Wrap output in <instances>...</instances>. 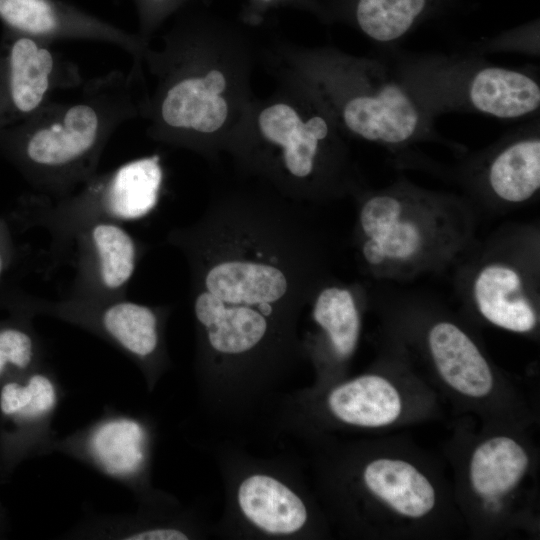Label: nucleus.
<instances>
[{"label":"nucleus","mask_w":540,"mask_h":540,"mask_svg":"<svg viewBox=\"0 0 540 540\" xmlns=\"http://www.w3.org/2000/svg\"><path fill=\"white\" fill-rule=\"evenodd\" d=\"M468 51L480 55L510 52L538 57L540 54L539 20H532L490 38H482L471 44Z\"/></svg>","instance_id":"21"},{"label":"nucleus","mask_w":540,"mask_h":540,"mask_svg":"<svg viewBox=\"0 0 540 540\" xmlns=\"http://www.w3.org/2000/svg\"><path fill=\"white\" fill-rule=\"evenodd\" d=\"M485 186L506 203L528 201L540 188V119L530 118L507 135L487 155Z\"/></svg>","instance_id":"16"},{"label":"nucleus","mask_w":540,"mask_h":540,"mask_svg":"<svg viewBox=\"0 0 540 540\" xmlns=\"http://www.w3.org/2000/svg\"><path fill=\"white\" fill-rule=\"evenodd\" d=\"M401 196L392 192L376 193L365 200L359 222L366 238L381 237L391 225L401 218L403 212Z\"/></svg>","instance_id":"23"},{"label":"nucleus","mask_w":540,"mask_h":540,"mask_svg":"<svg viewBox=\"0 0 540 540\" xmlns=\"http://www.w3.org/2000/svg\"><path fill=\"white\" fill-rule=\"evenodd\" d=\"M426 346L441 385L456 398L476 407L497 400L500 382L476 342L459 325L441 320L427 331Z\"/></svg>","instance_id":"14"},{"label":"nucleus","mask_w":540,"mask_h":540,"mask_svg":"<svg viewBox=\"0 0 540 540\" xmlns=\"http://www.w3.org/2000/svg\"><path fill=\"white\" fill-rule=\"evenodd\" d=\"M306 445L311 450L313 490L330 525L345 534L368 535L381 526L382 518L417 528L443 508L438 480L412 456L334 437Z\"/></svg>","instance_id":"2"},{"label":"nucleus","mask_w":540,"mask_h":540,"mask_svg":"<svg viewBox=\"0 0 540 540\" xmlns=\"http://www.w3.org/2000/svg\"><path fill=\"white\" fill-rule=\"evenodd\" d=\"M162 184L159 157L137 158L98 173L63 198L41 196L32 204L26 221L49 235L52 256L58 261L71 249L76 235L89 225L101 221L124 224L147 216L159 201Z\"/></svg>","instance_id":"7"},{"label":"nucleus","mask_w":540,"mask_h":540,"mask_svg":"<svg viewBox=\"0 0 540 540\" xmlns=\"http://www.w3.org/2000/svg\"><path fill=\"white\" fill-rule=\"evenodd\" d=\"M75 275L68 296L82 299L127 297L140 246L123 224L96 222L74 238Z\"/></svg>","instance_id":"13"},{"label":"nucleus","mask_w":540,"mask_h":540,"mask_svg":"<svg viewBox=\"0 0 540 540\" xmlns=\"http://www.w3.org/2000/svg\"><path fill=\"white\" fill-rule=\"evenodd\" d=\"M3 521H4V514H3V511H2V507L0 505V531H1L2 526H3Z\"/></svg>","instance_id":"24"},{"label":"nucleus","mask_w":540,"mask_h":540,"mask_svg":"<svg viewBox=\"0 0 540 540\" xmlns=\"http://www.w3.org/2000/svg\"><path fill=\"white\" fill-rule=\"evenodd\" d=\"M95 535L125 540L203 539L212 534V525L181 505L169 508H140L133 516L105 520Z\"/></svg>","instance_id":"19"},{"label":"nucleus","mask_w":540,"mask_h":540,"mask_svg":"<svg viewBox=\"0 0 540 540\" xmlns=\"http://www.w3.org/2000/svg\"><path fill=\"white\" fill-rule=\"evenodd\" d=\"M168 240L190 266L201 410L226 433L246 434L266 422L304 358L294 263L250 226L212 236L200 221Z\"/></svg>","instance_id":"1"},{"label":"nucleus","mask_w":540,"mask_h":540,"mask_svg":"<svg viewBox=\"0 0 540 540\" xmlns=\"http://www.w3.org/2000/svg\"><path fill=\"white\" fill-rule=\"evenodd\" d=\"M59 94L29 117L17 147L27 178L50 199L63 198L96 176L112 136L139 116L131 72L113 70Z\"/></svg>","instance_id":"3"},{"label":"nucleus","mask_w":540,"mask_h":540,"mask_svg":"<svg viewBox=\"0 0 540 540\" xmlns=\"http://www.w3.org/2000/svg\"><path fill=\"white\" fill-rule=\"evenodd\" d=\"M532 467V452L518 435L492 432L483 436L464 459L461 478L465 502L484 522L504 519Z\"/></svg>","instance_id":"11"},{"label":"nucleus","mask_w":540,"mask_h":540,"mask_svg":"<svg viewBox=\"0 0 540 540\" xmlns=\"http://www.w3.org/2000/svg\"><path fill=\"white\" fill-rule=\"evenodd\" d=\"M464 7L463 0H352L349 13L365 37L390 49L399 47L422 24Z\"/></svg>","instance_id":"17"},{"label":"nucleus","mask_w":540,"mask_h":540,"mask_svg":"<svg viewBox=\"0 0 540 540\" xmlns=\"http://www.w3.org/2000/svg\"><path fill=\"white\" fill-rule=\"evenodd\" d=\"M396 78L435 119L475 113L503 120L539 116L540 82L534 68L495 65L483 55L383 49Z\"/></svg>","instance_id":"6"},{"label":"nucleus","mask_w":540,"mask_h":540,"mask_svg":"<svg viewBox=\"0 0 540 540\" xmlns=\"http://www.w3.org/2000/svg\"><path fill=\"white\" fill-rule=\"evenodd\" d=\"M364 244L376 249L385 260H408L422 245L419 226L412 220L399 219L379 238H366Z\"/></svg>","instance_id":"22"},{"label":"nucleus","mask_w":540,"mask_h":540,"mask_svg":"<svg viewBox=\"0 0 540 540\" xmlns=\"http://www.w3.org/2000/svg\"><path fill=\"white\" fill-rule=\"evenodd\" d=\"M477 310L490 324L514 333H530L538 316L525 295L519 273L503 263L484 266L473 283Z\"/></svg>","instance_id":"18"},{"label":"nucleus","mask_w":540,"mask_h":540,"mask_svg":"<svg viewBox=\"0 0 540 540\" xmlns=\"http://www.w3.org/2000/svg\"><path fill=\"white\" fill-rule=\"evenodd\" d=\"M211 449L224 490L223 511L212 524V535L244 540L328 536L330 523L298 459L258 457L234 439Z\"/></svg>","instance_id":"4"},{"label":"nucleus","mask_w":540,"mask_h":540,"mask_svg":"<svg viewBox=\"0 0 540 540\" xmlns=\"http://www.w3.org/2000/svg\"><path fill=\"white\" fill-rule=\"evenodd\" d=\"M257 123L264 140L280 151L284 169L298 181L317 177L339 152L337 126L314 92L300 108L287 102L266 106Z\"/></svg>","instance_id":"12"},{"label":"nucleus","mask_w":540,"mask_h":540,"mask_svg":"<svg viewBox=\"0 0 540 540\" xmlns=\"http://www.w3.org/2000/svg\"><path fill=\"white\" fill-rule=\"evenodd\" d=\"M155 426L145 417L107 411L88 426L54 443V451L74 457L130 489L140 508H168L177 499L152 485Z\"/></svg>","instance_id":"9"},{"label":"nucleus","mask_w":540,"mask_h":540,"mask_svg":"<svg viewBox=\"0 0 540 540\" xmlns=\"http://www.w3.org/2000/svg\"><path fill=\"white\" fill-rule=\"evenodd\" d=\"M14 310L44 315L81 328L104 340L129 358L152 392L171 367L166 344L167 307L127 299H82L66 296L47 299L24 295Z\"/></svg>","instance_id":"8"},{"label":"nucleus","mask_w":540,"mask_h":540,"mask_svg":"<svg viewBox=\"0 0 540 540\" xmlns=\"http://www.w3.org/2000/svg\"><path fill=\"white\" fill-rule=\"evenodd\" d=\"M312 319L318 334L301 343L303 356L311 360L315 371L312 385L305 388L318 391L346 377L360 339L361 316L348 289L330 286L316 296Z\"/></svg>","instance_id":"15"},{"label":"nucleus","mask_w":540,"mask_h":540,"mask_svg":"<svg viewBox=\"0 0 540 540\" xmlns=\"http://www.w3.org/2000/svg\"><path fill=\"white\" fill-rule=\"evenodd\" d=\"M308 75L335 125L367 142L401 149L441 140L430 115L383 58L325 49L313 53Z\"/></svg>","instance_id":"5"},{"label":"nucleus","mask_w":540,"mask_h":540,"mask_svg":"<svg viewBox=\"0 0 540 540\" xmlns=\"http://www.w3.org/2000/svg\"><path fill=\"white\" fill-rule=\"evenodd\" d=\"M60 383L45 361L0 385V481L23 461L54 451Z\"/></svg>","instance_id":"10"},{"label":"nucleus","mask_w":540,"mask_h":540,"mask_svg":"<svg viewBox=\"0 0 540 540\" xmlns=\"http://www.w3.org/2000/svg\"><path fill=\"white\" fill-rule=\"evenodd\" d=\"M32 319L15 311L13 318L0 321V385L45 361L44 346Z\"/></svg>","instance_id":"20"}]
</instances>
